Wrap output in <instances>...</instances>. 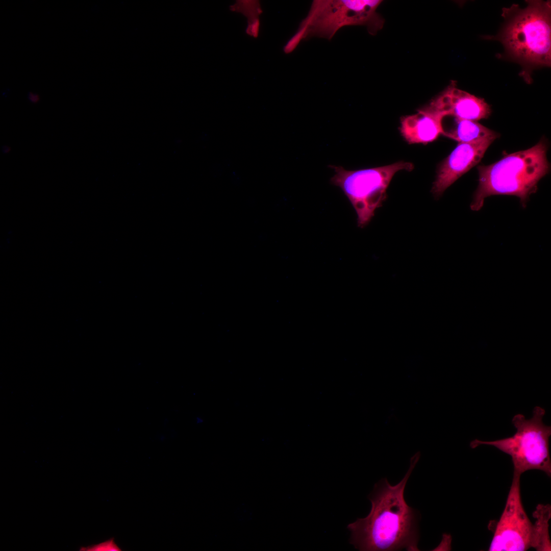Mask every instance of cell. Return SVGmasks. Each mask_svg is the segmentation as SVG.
<instances>
[{"instance_id":"cell-1","label":"cell","mask_w":551,"mask_h":551,"mask_svg":"<svg viewBox=\"0 0 551 551\" xmlns=\"http://www.w3.org/2000/svg\"><path fill=\"white\" fill-rule=\"evenodd\" d=\"M419 451L410 458L404 478L392 486L387 479L374 485L368 495L371 503L369 514L349 523V542L360 551L419 550L418 512L410 507L404 491L412 471L419 460Z\"/></svg>"},{"instance_id":"cell-2","label":"cell","mask_w":551,"mask_h":551,"mask_svg":"<svg viewBox=\"0 0 551 551\" xmlns=\"http://www.w3.org/2000/svg\"><path fill=\"white\" fill-rule=\"evenodd\" d=\"M550 1H529L524 8H504L505 23L497 39L508 56L522 67L521 76L530 82L532 70L551 63Z\"/></svg>"},{"instance_id":"cell-3","label":"cell","mask_w":551,"mask_h":551,"mask_svg":"<svg viewBox=\"0 0 551 551\" xmlns=\"http://www.w3.org/2000/svg\"><path fill=\"white\" fill-rule=\"evenodd\" d=\"M547 148L542 138L528 149L508 155L491 165L478 166L479 185L471 210H480L485 199L494 195L516 196L525 208L530 195L537 191L538 182L549 171Z\"/></svg>"},{"instance_id":"cell-4","label":"cell","mask_w":551,"mask_h":551,"mask_svg":"<svg viewBox=\"0 0 551 551\" xmlns=\"http://www.w3.org/2000/svg\"><path fill=\"white\" fill-rule=\"evenodd\" d=\"M380 0H314L306 17L283 47L285 54L292 53L304 40L317 37L331 40L341 28L363 26L375 35L383 27L384 20L377 12Z\"/></svg>"},{"instance_id":"cell-5","label":"cell","mask_w":551,"mask_h":551,"mask_svg":"<svg viewBox=\"0 0 551 551\" xmlns=\"http://www.w3.org/2000/svg\"><path fill=\"white\" fill-rule=\"evenodd\" d=\"M545 410L536 406L533 417L525 419L521 414L515 415L512 423L516 429L511 437L492 441L474 439L470 443L472 448L481 445L493 446L510 455L514 466V473L521 475L524 472L538 469L551 475V460L549 438L551 427L544 424L542 419Z\"/></svg>"},{"instance_id":"cell-6","label":"cell","mask_w":551,"mask_h":551,"mask_svg":"<svg viewBox=\"0 0 551 551\" xmlns=\"http://www.w3.org/2000/svg\"><path fill=\"white\" fill-rule=\"evenodd\" d=\"M335 173L331 183L339 187L357 215L360 228L366 226L387 198L386 191L395 174L400 170L412 171L411 162L399 161L377 167L349 170L341 166L330 165Z\"/></svg>"},{"instance_id":"cell-7","label":"cell","mask_w":551,"mask_h":551,"mask_svg":"<svg viewBox=\"0 0 551 551\" xmlns=\"http://www.w3.org/2000/svg\"><path fill=\"white\" fill-rule=\"evenodd\" d=\"M520 475L513 473L506 506L491 542L489 551H525L531 547L533 524L521 499Z\"/></svg>"},{"instance_id":"cell-8","label":"cell","mask_w":551,"mask_h":551,"mask_svg":"<svg viewBox=\"0 0 551 551\" xmlns=\"http://www.w3.org/2000/svg\"><path fill=\"white\" fill-rule=\"evenodd\" d=\"M494 140L472 143H459L439 165L431 192L439 198L445 190L463 174L477 165Z\"/></svg>"},{"instance_id":"cell-9","label":"cell","mask_w":551,"mask_h":551,"mask_svg":"<svg viewBox=\"0 0 551 551\" xmlns=\"http://www.w3.org/2000/svg\"><path fill=\"white\" fill-rule=\"evenodd\" d=\"M444 116L477 121L488 117L490 106L481 98L457 88L452 83L428 105Z\"/></svg>"},{"instance_id":"cell-10","label":"cell","mask_w":551,"mask_h":551,"mask_svg":"<svg viewBox=\"0 0 551 551\" xmlns=\"http://www.w3.org/2000/svg\"><path fill=\"white\" fill-rule=\"evenodd\" d=\"M443 114L427 105L412 115L400 119V133L409 144H427L441 134Z\"/></svg>"},{"instance_id":"cell-11","label":"cell","mask_w":551,"mask_h":551,"mask_svg":"<svg viewBox=\"0 0 551 551\" xmlns=\"http://www.w3.org/2000/svg\"><path fill=\"white\" fill-rule=\"evenodd\" d=\"M441 134L460 143H472L495 140L499 135L475 121L444 116L441 122Z\"/></svg>"},{"instance_id":"cell-12","label":"cell","mask_w":551,"mask_h":551,"mask_svg":"<svg viewBox=\"0 0 551 551\" xmlns=\"http://www.w3.org/2000/svg\"><path fill=\"white\" fill-rule=\"evenodd\" d=\"M536 519L533 527L531 547L537 551L551 550L549 534V520L551 518V506L539 504L533 513Z\"/></svg>"},{"instance_id":"cell-13","label":"cell","mask_w":551,"mask_h":551,"mask_svg":"<svg viewBox=\"0 0 551 551\" xmlns=\"http://www.w3.org/2000/svg\"><path fill=\"white\" fill-rule=\"evenodd\" d=\"M230 10L242 14L247 20L259 18L262 13L260 2L254 0L238 1L230 6Z\"/></svg>"},{"instance_id":"cell-14","label":"cell","mask_w":551,"mask_h":551,"mask_svg":"<svg viewBox=\"0 0 551 551\" xmlns=\"http://www.w3.org/2000/svg\"><path fill=\"white\" fill-rule=\"evenodd\" d=\"M80 550L83 551H120L121 549L117 546L112 538L102 543L94 544L86 547H81Z\"/></svg>"},{"instance_id":"cell-15","label":"cell","mask_w":551,"mask_h":551,"mask_svg":"<svg viewBox=\"0 0 551 551\" xmlns=\"http://www.w3.org/2000/svg\"><path fill=\"white\" fill-rule=\"evenodd\" d=\"M260 29V20L259 18L247 20L245 33L248 36L253 38H257L259 34Z\"/></svg>"}]
</instances>
